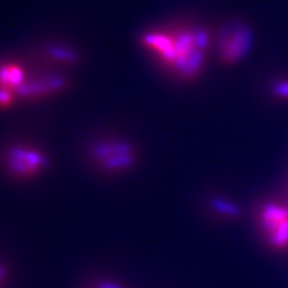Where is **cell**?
Wrapping results in <instances>:
<instances>
[{
    "label": "cell",
    "instance_id": "obj_7",
    "mask_svg": "<svg viewBox=\"0 0 288 288\" xmlns=\"http://www.w3.org/2000/svg\"><path fill=\"white\" fill-rule=\"evenodd\" d=\"M286 214H287V219H288V209L286 208Z\"/></svg>",
    "mask_w": 288,
    "mask_h": 288
},
{
    "label": "cell",
    "instance_id": "obj_4",
    "mask_svg": "<svg viewBox=\"0 0 288 288\" xmlns=\"http://www.w3.org/2000/svg\"><path fill=\"white\" fill-rule=\"evenodd\" d=\"M270 243L276 247H283L288 243V220L283 221L270 238Z\"/></svg>",
    "mask_w": 288,
    "mask_h": 288
},
{
    "label": "cell",
    "instance_id": "obj_2",
    "mask_svg": "<svg viewBox=\"0 0 288 288\" xmlns=\"http://www.w3.org/2000/svg\"><path fill=\"white\" fill-rule=\"evenodd\" d=\"M251 46V32L246 26L238 25L223 38L222 56L229 62L240 59L249 52Z\"/></svg>",
    "mask_w": 288,
    "mask_h": 288
},
{
    "label": "cell",
    "instance_id": "obj_5",
    "mask_svg": "<svg viewBox=\"0 0 288 288\" xmlns=\"http://www.w3.org/2000/svg\"><path fill=\"white\" fill-rule=\"evenodd\" d=\"M215 208L220 213L227 214V215L229 216H238L240 213H242L237 206H234L232 203L225 202V200H216Z\"/></svg>",
    "mask_w": 288,
    "mask_h": 288
},
{
    "label": "cell",
    "instance_id": "obj_1",
    "mask_svg": "<svg viewBox=\"0 0 288 288\" xmlns=\"http://www.w3.org/2000/svg\"><path fill=\"white\" fill-rule=\"evenodd\" d=\"M209 38L202 30L197 32L159 33L146 35L143 45L152 51L163 65L176 69L185 77L195 76L203 63V49Z\"/></svg>",
    "mask_w": 288,
    "mask_h": 288
},
{
    "label": "cell",
    "instance_id": "obj_6",
    "mask_svg": "<svg viewBox=\"0 0 288 288\" xmlns=\"http://www.w3.org/2000/svg\"><path fill=\"white\" fill-rule=\"evenodd\" d=\"M273 92L276 96H279V98L288 99V82H282L276 84L274 87Z\"/></svg>",
    "mask_w": 288,
    "mask_h": 288
},
{
    "label": "cell",
    "instance_id": "obj_3",
    "mask_svg": "<svg viewBox=\"0 0 288 288\" xmlns=\"http://www.w3.org/2000/svg\"><path fill=\"white\" fill-rule=\"evenodd\" d=\"M262 219L266 229L274 233L277 228H279V226L283 222V221L288 220L286 214V208L274 206V204H268V206L264 207L262 212Z\"/></svg>",
    "mask_w": 288,
    "mask_h": 288
}]
</instances>
